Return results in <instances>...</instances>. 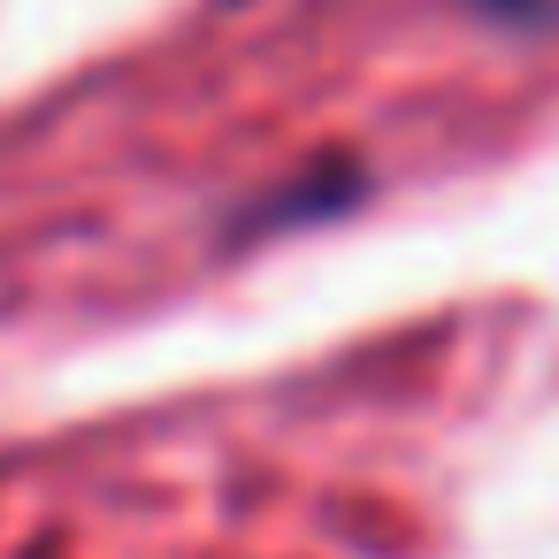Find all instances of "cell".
Returning a JSON list of instances; mask_svg holds the SVG:
<instances>
[{
    "label": "cell",
    "instance_id": "obj_1",
    "mask_svg": "<svg viewBox=\"0 0 559 559\" xmlns=\"http://www.w3.org/2000/svg\"><path fill=\"white\" fill-rule=\"evenodd\" d=\"M483 16H498V24H559V0H475Z\"/></svg>",
    "mask_w": 559,
    "mask_h": 559
}]
</instances>
